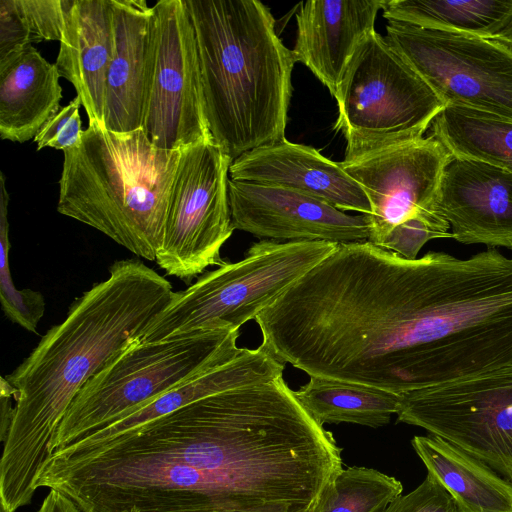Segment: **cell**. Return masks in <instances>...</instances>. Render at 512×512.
<instances>
[{"mask_svg": "<svg viewBox=\"0 0 512 512\" xmlns=\"http://www.w3.org/2000/svg\"><path fill=\"white\" fill-rule=\"evenodd\" d=\"M232 161L213 141L180 150L155 259L166 274L189 284L207 267L225 263L220 251L234 231L228 198Z\"/></svg>", "mask_w": 512, "mask_h": 512, "instance_id": "10", "label": "cell"}, {"mask_svg": "<svg viewBox=\"0 0 512 512\" xmlns=\"http://www.w3.org/2000/svg\"><path fill=\"white\" fill-rule=\"evenodd\" d=\"M63 153L57 211L155 261L180 150L157 148L143 129L116 133L89 121Z\"/></svg>", "mask_w": 512, "mask_h": 512, "instance_id": "4", "label": "cell"}, {"mask_svg": "<svg viewBox=\"0 0 512 512\" xmlns=\"http://www.w3.org/2000/svg\"><path fill=\"white\" fill-rule=\"evenodd\" d=\"M388 21L449 29L512 46V0H384Z\"/></svg>", "mask_w": 512, "mask_h": 512, "instance_id": "21", "label": "cell"}, {"mask_svg": "<svg viewBox=\"0 0 512 512\" xmlns=\"http://www.w3.org/2000/svg\"><path fill=\"white\" fill-rule=\"evenodd\" d=\"M195 30L206 118L232 160L285 139L292 50L257 0H185Z\"/></svg>", "mask_w": 512, "mask_h": 512, "instance_id": "3", "label": "cell"}, {"mask_svg": "<svg viewBox=\"0 0 512 512\" xmlns=\"http://www.w3.org/2000/svg\"><path fill=\"white\" fill-rule=\"evenodd\" d=\"M152 8L153 54L142 129L163 150L213 141L186 1L160 0Z\"/></svg>", "mask_w": 512, "mask_h": 512, "instance_id": "11", "label": "cell"}, {"mask_svg": "<svg viewBox=\"0 0 512 512\" xmlns=\"http://www.w3.org/2000/svg\"><path fill=\"white\" fill-rule=\"evenodd\" d=\"M411 444L456 512H512V483L482 461L432 434L414 436Z\"/></svg>", "mask_w": 512, "mask_h": 512, "instance_id": "20", "label": "cell"}, {"mask_svg": "<svg viewBox=\"0 0 512 512\" xmlns=\"http://www.w3.org/2000/svg\"><path fill=\"white\" fill-rule=\"evenodd\" d=\"M429 135L451 155L483 162L512 173V119L475 109L445 106Z\"/></svg>", "mask_w": 512, "mask_h": 512, "instance_id": "22", "label": "cell"}, {"mask_svg": "<svg viewBox=\"0 0 512 512\" xmlns=\"http://www.w3.org/2000/svg\"><path fill=\"white\" fill-rule=\"evenodd\" d=\"M17 391L8 382L5 376L0 379V439L4 443L7 439L13 417L15 406L12 405V398L15 400Z\"/></svg>", "mask_w": 512, "mask_h": 512, "instance_id": "30", "label": "cell"}, {"mask_svg": "<svg viewBox=\"0 0 512 512\" xmlns=\"http://www.w3.org/2000/svg\"><path fill=\"white\" fill-rule=\"evenodd\" d=\"M334 98L345 159L424 137L445 107L382 36L372 31L354 54Z\"/></svg>", "mask_w": 512, "mask_h": 512, "instance_id": "7", "label": "cell"}, {"mask_svg": "<svg viewBox=\"0 0 512 512\" xmlns=\"http://www.w3.org/2000/svg\"><path fill=\"white\" fill-rule=\"evenodd\" d=\"M32 45L14 0H0V60Z\"/></svg>", "mask_w": 512, "mask_h": 512, "instance_id": "29", "label": "cell"}, {"mask_svg": "<svg viewBox=\"0 0 512 512\" xmlns=\"http://www.w3.org/2000/svg\"><path fill=\"white\" fill-rule=\"evenodd\" d=\"M229 178L292 189L341 211L369 215L371 207L360 185L318 150L286 138L234 159Z\"/></svg>", "mask_w": 512, "mask_h": 512, "instance_id": "15", "label": "cell"}, {"mask_svg": "<svg viewBox=\"0 0 512 512\" xmlns=\"http://www.w3.org/2000/svg\"><path fill=\"white\" fill-rule=\"evenodd\" d=\"M113 52L107 73L104 125L142 129L153 54V8L145 0H112Z\"/></svg>", "mask_w": 512, "mask_h": 512, "instance_id": "17", "label": "cell"}, {"mask_svg": "<svg viewBox=\"0 0 512 512\" xmlns=\"http://www.w3.org/2000/svg\"><path fill=\"white\" fill-rule=\"evenodd\" d=\"M239 330H198L153 342L132 340L79 391L49 444H71L190 377L227 363L242 348Z\"/></svg>", "mask_w": 512, "mask_h": 512, "instance_id": "5", "label": "cell"}, {"mask_svg": "<svg viewBox=\"0 0 512 512\" xmlns=\"http://www.w3.org/2000/svg\"><path fill=\"white\" fill-rule=\"evenodd\" d=\"M320 425L353 423L373 428L387 425L399 409L400 395L361 384L310 377L294 391Z\"/></svg>", "mask_w": 512, "mask_h": 512, "instance_id": "23", "label": "cell"}, {"mask_svg": "<svg viewBox=\"0 0 512 512\" xmlns=\"http://www.w3.org/2000/svg\"><path fill=\"white\" fill-rule=\"evenodd\" d=\"M80 106L81 101L76 96L43 125L33 139L37 144V150L51 147L65 151L79 144L84 131L79 113Z\"/></svg>", "mask_w": 512, "mask_h": 512, "instance_id": "27", "label": "cell"}, {"mask_svg": "<svg viewBox=\"0 0 512 512\" xmlns=\"http://www.w3.org/2000/svg\"><path fill=\"white\" fill-rule=\"evenodd\" d=\"M37 512H82L73 501L57 490L50 489Z\"/></svg>", "mask_w": 512, "mask_h": 512, "instance_id": "31", "label": "cell"}, {"mask_svg": "<svg viewBox=\"0 0 512 512\" xmlns=\"http://www.w3.org/2000/svg\"><path fill=\"white\" fill-rule=\"evenodd\" d=\"M212 512H216V511H212Z\"/></svg>", "mask_w": 512, "mask_h": 512, "instance_id": "33", "label": "cell"}, {"mask_svg": "<svg viewBox=\"0 0 512 512\" xmlns=\"http://www.w3.org/2000/svg\"><path fill=\"white\" fill-rule=\"evenodd\" d=\"M396 415L512 483V363L402 394Z\"/></svg>", "mask_w": 512, "mask_h": 512, "instance_id": "9", "label": "cell"}, {"mask_svg": "<svg viewBox=\"0 0 512 512\" xmlns=\"http://www.w3.org/2000/svg\"><path fill=\"white\" fill-rule=\"evenodd\" d=\"M451 156L439 140L428 135L340 162L369 201V242L380 246L393 229L414 219L450 232L436 200Z\"/></svg>", "mask_w": 512, "mask_h": 512, "instance_id": "12", "label": "cell"}, {"mask_svg": "<svg viewBox=\"0 0 512 512\" xmlns=\"http://www.w3.org/2000/svg\"><path fill=\"white\" fill-rule=\"evenodd\" d=\"M338 244L327 241L260 240L235 263L202 274L149 324L142 342L214 329L239 328L254 319Z\"/></svg>", "mask_w": 512, "mask_h": 512, "instance_id": "6", "label": "cell"}, {"mask_svg": "<svg viewBox=\"0 0 512 512\" xmlns=\"http://www.w3.org/2000/svg\"><path fill=\"white\" fill-rule=\"evenodd\" d=\"M129 512H139V511H138V510H136V509H132V510H130Z\"/></svg>", "mask_w": 512, "mask_h": 512, "instance_id": "32", "label": "cell"}, {"mask_svg": "<svg viewBox=\"0 0 512 512\" xmlns=\"http://www.w3.org/2000/svg\"><path fill=\"white\" fill-rule=\"evenodd\" d=\"M384 0H310L296 13L292 53L336 95L357 49L375 30Z\"/></svg>", "mask_w": 512, "mask_h": 512, "instance_id": "16", "label": "cell"}, {"mask_svg": "<svg viewBox=\"0 0 512 512\" xmlns=\"http://www.w3.org/2000/svg\"><path fill=\"white\" fill-rule=\"evenodd\" d=\"M384 512H456L452 497L429 474L413 491L393 500Z\"/></svg>", "mask_w": 512, "mask_h": 512, "instance_id": "28", "label": "cell"}, {"mask_svg": "<svg viewBox=\"0 0 512 512\" xmlns=\"http://www.w3.org/2000/svg\"><path fill=\"white\" fill-rule=\"evenodd\" d=\"M385 38L444 106L512 119V46L397 21H388Z\"/></svg>", "mask_w": 512, "mask_h": 512, "instance_id": "8", "label": "cell"}, {"mask_svg": "<svg viewBox=\"0 0 512 512\" xmlns=\"http://www.w3.org/2000/svg\"><path fill=\"white\" fill-rule=\"evenodd\" d=\"M287 433L254 385L218 392L110 441L52 451L34 482L82 512H275Z\"/></svg>", "mask_w": 512, "mask_h": 512, "instance_id": "1", "label": "cell"}, {"mask_svg": "<svg viewBox=\"0 0 512 512\" xmlns=\"http://www.w3.org/2000/svg\"><path fill=\"white\" fill-rule=\"evenodd\" d=\"M228 198L234 230L262 240L344 244L369 239L367 215L348 214L292 189L229 178Z\"/></svg>", "mask_w": 512, "mask_h": 512, "instance_id": "13", "label": "cell"}, {"mask_svg": "<svg viewBox=\"0 0 512 512\" xmlns=\"http://www.w3.org/2000/svg\"><path fill=\"white\" fill-rule=\"evenodd\" d=\"M402 491L392 476L351 466L340 471L316 512H384Z\"/></svg>", "mask_w": 512, "mask_h": 512, "instance_id": "24", "label": "cell"}, {"mask_svg": "<svg viewBox=\"0 0 512 512\" xmlns=\"http://www.w3.org/2000/svg\"><path fill=\"white\" fill-rule=\"evenodd\" d=\"M55 64L28 45L0 60V137L34 139L61 108L62 88Z\"/></svg>", "mask_w": 512, "mask_h": 512, "instance_id": "19", "label": "cell"}, {"mask_svg": "<svg viewBox=\"0 0 512 512\" xmlns=\"http://www.w3.org/2000/svg\"><path fill=\"white\" fill-rule=\"evenodd\" d=\"M436 206L455 241L512 250V173L452 155Z\"/></svg>", "mask_w": 512, "mask_h": 512, "instance_id": "14", "label": "cell"}, {"mask_svg": "<svg viewBox=\"0 0 512 512\" xmlns=\"http://www.w3.org/2000/svg\"><path fill=\"white\" fill-rule=\"evenodd\" d=\"M170 282L140 260L114 262L109 276L70 306L23 362L5 376L16 389L0 461V512L31 503L49 444L84 385L167 307Z\"/></svg>", "mask_w": 512, "mask_h": 512, "instance_id": "2", "label": "cell"}, {"mask_svg": "<svg viewBox=\"0 0 512 512\" xmlns=\"http://www.w3.org/2000/svg\"><path fill=\"white\" fill-rule=\"evenodd\" d=\"M5 175L0 173V303L5 315L25 330L36 333L45 312V300L40 292L15 287L9 265V194Z\"/></svg>", "mask_w": 512, "mask_h": 512, "instance_id": "25", "label": "cell"}, {"mask_svg": "<svg viewBox=\"0 0 512 512\" xmlns=\"http://www.w3.org/2000/svg\"><path fill=\"white\" fill-rule=\"evenodd\" d=\"M70 0H14L18 14L23 20L31 44L41 41H59L65 23Z\"/></svg>", "mask_w": 512, "mask_h": 512, "instance_id": "26", "label": "cell"}, {"mask_svg": "<svg viewBox=\"0 0 512 512\" xmlns=\"http://www.w3.org/2000/svg\"><path fill=\"white\" fill-rule=\"evenodd\" d=\"M113 44L112 0H70L55 66L74 86L89 121L103 128Z\"/></svg>", "mask_w": 512, "mask_h": 512, "instance_id": "18", "label": "cell"}]
</instances>
